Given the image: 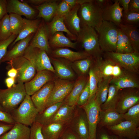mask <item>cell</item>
<instances>
[{"label": "cell", "mask_w": 139, "mask_h": 139, "mask_svg": "<svg viewBox=\"0 0 139 139\" xmlns=\"http://www.w3.org/2000/svg\"><path fill=\"white\" fill-rule=\"evenodd\" d=\"M26 94L22 83H18L10 88L0 89V105L10 114L23 101Z\"/></svg>", "instance_id": "1"}, {"label": "cell", "mask_w": 139, "mask_h": 139, "mask_svg": "<svg viewBox=\"0 0 139 139\" xmlns=\"http://www.w3.org/2000/svg\"><path fill=\"white\" fill-rule=\"evenodd\" d=\"M118 27L111 22L103 21L99 27L95 28L98 34L99 42L102 51L107 52L116 51Z\"/></svg>", "instance_id": "2"}, {"label": "cell", "mask_w": 139, "mask_h": 139, "mask_svg": "<svg viewBox=\"0 0 139 139\" xmlns=\"http://www.w3.org/2000/svg\"><path fill=\"white\" fill-rule=\"evenodd\" d=\"M76 41L81 44L85 51L97 59L101 57L103 52L99 42L98 36L95 29L92 27H81Z\"/></svg>", "instance_id": "3"}, {"label": "cell", "mask_w": 139, "mask_h": 139, "mask_svg": "<svg viewBox=\"0 0 139 139\" xmlns=\"http://www.w3.org/2000/svg\"><path fill=\"white\" fill-rule=\"evenodd\" d=\"M39 113L30 96L27 94L20 106L10 113L15 123L31 127L35 121Z\"/></svg>", "instance_id": "4"}, {"label": "cell", "mask_w": 139, "mask_h": 139, "mask_svg": "<svg viewBox=\"0 0 139 139\" xmlns=\"http://www.w3.org/2000/svg\"><path fill=\"white\" fill-rule=\"evenodd\" d=\"M102 13V10L94 0L81 5L78 12L81 27L86 26L95 28L99 27L103 21Z\"/></svg>", "instance_id": "5"}, {"label": "cell", "mask_w": 139, "mask_h": 139, "mask_svg": "<svg viewBox=\"0 0 139 139\" xmlns=\"http://www.w3.org/2000/svg\"><path fill=\"white\" fill-rule=\"evenodd\" d=\"M23 56L31 63L37 72L47 70L55 72L50 58L45 51L28 45Z\"/></svg>", "instance_id": "6"}, {"label": "cell", "mask_w": 139, "mask_h": 139, "mask_svg": "<svg viewBox=\"0 0 139 139\" xmlns=\"http://www.w3.org/2000/svg\"><path fill=\"white\" fill-rule=\"evenodd\" d=\"M9 67H14L18 71L16 78L18 83H26L31 80L36 74V69L31 63L23 56L8 62Z\"/></svg>", "instance_id": "7"}, {"label": "cell", "mask_w": 139, "mask_h": 139, "mask_svg": "<svg viewBox=\"0 0 139 139\" xmlns=\"http://www.w3.org/2000/svg\"><path fill=\"white\" fill-rule=\"evenodd\" d=\"M104 55L106 58L112 60L126 71L135 73L138 72L139 53L135 51L129 53L107 52Z\"/></svg>", "instance_id": "8"}, {"label": "cell", "mask_w": 139, "mask_h": 139, "mask_svg": "<svg viewBox=\"0 0 139 139\" xmlns=\"http://www.w3.org/2000/svg\"><path fill=\"white\" fill-rule=\"evenodd\" d=\"M79 107L84 110L86 114L89 125V139H97V126L99 123V112L101 109L96 101L95 95L90 97L85 104Z\"/></svg>", "instance_id": "9"}, {"label": "cell", "mask_w": 139, "mask_h": 139, "mask_svg": "<svg viewBox=\"0 0 139 139\" xmlns=\"http://www.w3.org/2000/svg\"><path fill=\"white\" fill-rule=\"evenodd\" d=\"M96 59L97 63L94 67L99 79L115 78L122 75L126 71L109 58H106L102 59L101 57Z\"/></svg>", "instance_id": "10"}, {"label": "cell", "mask_w": 139, "mask_h": 139, "mask_svg": "<svg viewBox=\"0 0 139 139\" xmlns=\"http://www.w3.org/2000/svg\"><path fill=\"white\" fill-rule=\"evenodd\" d=\"M68 127L80 139H89L87 116L85 111L81 107L77 106L75 115Z\"/></svg>", "instance_id": "11"}, {"label": "cell", "mask_w": 139, "mask_h": 139, "mask_svg": "<svg viewBox=\"0 0 139 139\" xmlns=\"http://www.w3.org/2000/svg\"><path fill=\"white\" fill-rule=\"evenodd\" d=\"M54 83V86L48 99L46 108L63 102L70 92L75 82L59 79L55 80Z\"/></svg>", "instance_id": "12"}, {"label": "cell", "mask_w": 139, "mask_h": 139, "mask_svg": "<svg viewBox=\"0 0 139 139\" xmlns=\"http://www.w3.org/2000/svg\"><path fill=\"white\" fill-rule=\"evenodd\" d=\"M120 92L119 91L115 110L124 114L131 107L139 103V93L136 88H127Z\"/></svg>", "instance_id": "13"}, {"label": "cell", "mask_w": 139, "mask_h": 139, "mask_svg": "<svg viewBox=\"0 0 139 139\" xmlns=\"http://www.w3.org/2000/svg\"><path fill=\"white\" fill-rule=\"evenodd\" d=\"M51 72L47 70L37 72L31 80L24 84L27 94L32 95L45 84L52 81L53 75Z\"/></svg>", "instance_id": "14"}, {"label": "cell", "mask_w": 139, "mask_h": 139, "mask_svg": "<svg viewBox=\"0 0 139 139\" xmlns=\"http://www.w3.org/2000/svg\"><path fill=\"white\" fill-rule=\"evenodd\" d=\"M119 136L128 139H137L139 137V129L130 121L124 120L115 125L107 127Z\"/></svg>", "instance_id": "15"}, {"label": "cell", "mask_w": 139, "mask_h": 139, "mask_svg": "<svg viewBox=\"0 0 139 139\" xmlns=\"http://www.w3.org/2000/svg\"><path fill=\"white\" fill-rule=\"evenodd\" d=\"M49 37L46 24L40 22L38 29L30 41L29 46L45 51L47 54L51 52L49 43Z\"/></svg>", "instance_id": "16"}, {"label": "cell", "mask_w": 139, "mask_h": 139, "mask_svg": "<svg viewBox=\"0 0 139 139\" xmlns=\"http://www.w3.org/2000/svg\"><path fill=\"white\" fill-rule=\"evenodd\" d=\"M6 1L7 12L9 14L14 13L24 16L29 19H32L36 15V10L27 3L22 2L18 0Z\"/></svg>", "instance_id": "17"}, {"label": "cell", "mask_w": 139, "mask_h": 139, "mask_svg": "<svg viewBox=\"0 0 139 139\" xmlns=\"http://www.w3.org/2000/svg\"><path fill=\"white\" fill-rule=\"evenodd\" d=\"M54 85V82L50 81L45 84L31 97L39 112H42L46 108L48 99Z\"/></svg>", "instance_id": "18"}, {"label": "cell", "mask_w": 139, "mask_h": 139, "mask_svg": "<svg viewBox=\"0 0 139 139\" xmlns=\"http://www.w3.org/2000/svg\"><path fill=\"white\" fill-rule=\"evenodd\" d=\"M134 73L126 71L120 76L112 79L110 83L114 84L119 90L127 88L138 89L139 81Z\"/></svg>", "instance_id": "19"}, {"label": "cell", "mask_w": 139, "mask_h": 139, "mask_svg": "<svg viewBox=\"0 0 139 139\" xmlns=\"http://www.w3.org/2000/svg\"><path fill=\"white\" fill-rule=\"evenodd\" d=\"M113 1L114 3L102 11V17L103 21L111 22L119 27L121 24L123 9L117 0Z\"/></svg>", "instance_id": "20"}, {"label": "cell", "mask_w": 139, "mask_h": 139, "mask_svg": "<svg viewBox=\"0 0 139 139\" xmlns=\"http://www.w3.org/2000/svg\"><path fill=\"white\" fill-rule=\"evenodd\" d=\"M64 17L55 15L50 22L46 24L49 39L55 33L66 32L68 38L72 40H77V37L72 34L67 29L64 22Z\"/></svg>", "instance_id": "21"}, {"label": "cell", "mask_w": 139, "mask_h": 139, "mask_svg": "<svg viewBox=\"0 0 139 139\" xmlns=\"http://www.w3.org/2000/svg\"><path fill=\"white\" fill-rule=\"evenodd\" d=\"M80 5H76L64 17V22L67 28L73 34L77 37L81 29L78 12Z\"/></svg>", "instance_id": "22"}, {"label": "cell", "mask_w": 139, "mask_h": 139, "mask_svg": "<svg viewBox=\"0 0 139 139\" xmlns=\"http://www.w3.org/2000/svg\"><path fill=\"white\" fill-rule=\"evenodd\" d=\"M34 36V34L29 35L26 38L17 42L10 50L7 53L1 60V62H8L15 58L23 56Z\"/></svg>", "instance_id": "23"}, {"label": "cell", "mask_w": 139, "mask_h": 139, "mask_svg": "<svg viewBox=\"0 0 139 139\" xmlns=\"http://www.w3.org/2000/svg\"><path fill=\"white\" fill-rule=\"evenodd\" d=\"M89 78L82 76L79 77L75 82L70 93L63 101V103L70 106H77L79 97L84 88Z\"/></svg>", "instance_id": "24"}, {"label": "cell", "mask_w": 139, "mask_h": 139, "mask_svg": "<svg viewBox=\"0 0 139 139\" xmlns=\"http://www.w3.org/2000/svg\"><path fill=\"white\" fill-rule=\"evenodd\" d=\"M77 106H72L63 103L57 110L51 120L52 123L69 124L74 117Z\"/></svg>", "instance_id": "25"}, {"label": "cell", "mask_w": 139, "mask_h": 139, "mask_svg": "<svg viewBox=\"0 0 139 139\" xmlns=\"http://www.w3.org/2000/svg\"><path fill=\"white\" fill-rule=\"evenodd\" d=\"M30 133L29 126L15 123L10 130L0 136V139H29Z\"/></svg>", "instance_id": "26"}, {"label": "cell", "mask_w": 139, "mask_h": 139, "mask_svg": "<svg viewBox=\"0 0 139 139\" xmlns=\"http://www.w3.org/2000/svg\"><path fill=\"white\" fill-rule=\"evenodd\" d=\"M57 0H48L42 4L34 7L38 11L37 17L42 18L46 21L51 20L55 15L58 3Z\"/></svg>", "instance_id": "27"}, {"label": "cell", "mask_w": 139, "mask_h": 139, "mask_svg": "<svg viewBox=\"0 0 139 139\" xmlns=\"http://www.w3.org/2000/svg\"><path fill=\"white\" fill-rule=\"evenodd\" d=\"M123 114L118 113L115 110H101L99 112V122L101 125L106 127L113 126L125 120Z\"/></svg>", "instance_id": "28"}, {"label": "cell", "mask_w": 139, "mask_h": 139, "mask_svg": "<svg viewBox=\"0 0 139 139\" xmlns=\"http://www.w3.org/2000/svg\"><path fill=\"white\" fill-rule=\"evenodd\" d=\"M69 124L52 123L42 126V132L44 139H58Z\"/></svg>", "instance_id": "29"}, {"label": "cell", "mask_w": 139, "mask_h": 139, "mask_svg": "<svg viewBox=\"0 0 139 139\" xmlns=\"http://www.w3.org/2000/svg\"><path fill=\"white\" fill-rule=\"evenodd\" d=\"M51 53L54 57L63 58L72 62H75L91 56L85 51H75L66 48H56Z\"/></svg>", "instance_id": "30"}, {"label": "cell", "mask_w": 139, "mask_h": 139, "mask_svg": "<svg viewBox=\"0 0 139 139\" xmlns=\"http://www.w3.org/2000/svg\"><path fill=\"white\" fill-rule=\"evenodd\" d=\"M24 24L23 27L14 41L11 44L13 47L17 42L25 39L29 35L35 33L41 22L40 20L37 19L31 20L24 18Z\"/></svg>", "instance_id": "31"}, {"label": "cell", "mask_w": 139, "mask_h": 139, "mask_svg": "<svg viewBox=\"0 0 139 139\" xmlns=\"http://www.w3.org/2000/svg\"><path fill=\"white\" fill-rule=\"evenodd\" d=\"M49 46L55 49L64 47H69L75 49L78 43L76 41L73 42L68 38L66 36L63 32L55 33L49 40Z\"/></svg>", "instance_id": "32"}, {"label": "cell", "mask_w": 139, "mask_h": 139, "mask_svg": "<svg viewBox=\"0 0 139 139\" xmlns=\"http://www.w3.org/2000/svg\"><path fill=\"white\" fill-rule=\"evenodd\" d=\"M54 66L55 72L62 79L68 80L73 78L75 74L69 66L58 59L50 58Z\"/></svg>", "instance_id": "33"}, {"label": "cell", "mask_w": 139, "mask_h": 139, "mask_svg": "<svg viewBox=\"0 0 139 139\" xmlns=\"http://www.w3.org/2000/svg\"><path fill=\"white\" fill-rule=\"evenodd\" d=\"M63 104V102H59L46 108L42 112L38 113L35 122L42 126L49 124L55 114Z\"/></svg>", "instance_id": "34"}, {"label": "cell", "mask_w": 139, "mask_h": 139, "mask_svg": "<svg viewBox=\"0 0 139 139\" xmlns=\"http://www.w3.org/2000/svg\"><path fill=\"white\" fill-rule=\"evenodd\" d=\"M119 90L114 84L110 83L107 98L100 106L101 109L105 111L115 110Z\"/></svg>", "instance_id": "35"}, {"label": "cell", "mask_w": 139, "mask_h": 139, "mask_svg": "<svg viewBox=\"0 0 139 139\" xmlns=\"http://www.w3.org/2000/svg\"><path fill=\"white\" fill-rule=\"evenodd\" d=\"M119 27L128 38L134 51L139 53V32L137 27L121 24Z\"/></svg>", "instance_id": "36"}, {"label": "cell", "mask_w": 139, "mask_h": 139, "mask_svg": "<svg viewBox=\"0 0 139 139\" xmlns=\"http://www.w3.org/2000/svg\"><path fill=\"white\" fill-rule=\"evenodd\" d=\"M112 79L111 77L102 78L99 80L97 91L95 94V99L100 106L106 100L109 85Z\"/></svg>", "instance_id": "37"}, {"label": "cell", "mask_w": 139, "mask_h": 139, "mask_svg": "<svg viewBox=\"0 0 139 139\" xmlns=\"http://www.w3.org/2000/svg\"><path fill=\"white\" fill-rule=\"evenodd\" d=\"M134 52L132 44L127 36L118 27L116 51L121 53H132Z\"/></svg>", "instance_id": "38"}, {"label": "cell", "mask_w": 139, "mask_h": 139, "mask_svg": "<svg viewBox=\"0 0 139 139\" xmlns=\"http://www.w3.org/2000/svg\"><path fill=\"white\" fill-rule=\"evenodd\" d=\"M9 15L12 34L18 36L23 27L24 18L21 16L14 13L10 14Z\"/></svg>", "instance_id": "39"}, {"label": "cell", "mask_w": 139, "mask_h": 139, "mask_svg": "<svg viewBox=\"0 0 139 139\" xmlns=\"http://www.w3.org/2000/svg\"><path fill=\"white\" fill-rule=\"evenodd\" d=\"M121 24L138 27L139 24V12L129 11L125 12L123 11Z\"/></svg>", "instance_id": "40"}, {"label": "cell", "mask_w": 139, "mask_h": 139, "mask_svg": "<svg viewBox=\"0 0 139 139\" xmlns=\"http://www.w3.org/2000/svg\"><path fill=\"white\" fill-rule=\"evenodd\" d=\"M12 34L9 15L7 14L0 21V40L8 39Z\"/></svg>", "instance_id": "41"}, {"label": "cell", "mask_w": 139, "mask_h": 139, "mask_svg": "<svg viewBox=\"0 0 139 139\" xmlns=\"http://www.w3.org/2000/svg\"><path fill=\"white\" fill-rule=\"evenodd\" d=\"M125 120L132 122L137 126L139 125V103L130 108L123 114Z\"/></svg>", "instance_id": "42"}, {"label": "cell", "mask_w": 139, "mask_h": 139, "mask_svg": "<svg viewBox=\"0 0 139 139\" xmlns=\"http://www.w3.org/2000/svg\"><path fill=\"white\" fill-rule=\"evenodd\" d=\"M89 74L90 97L96 94L97 89L98 83L100 79L94 67L90 69Z\"/></svg>", "instance_id": "43"}, {"label": "cell", "mask_w": 139, "mask_h": 139, "mask_svg": "<svg viewBox=\"0 0 139 139\" xmlns=\"http://www.w3.org/2000/svg\"><path fill=\"white\" fill-rule=\"evenodd\" d=\"M92 56L74 62V65L82 74H86L90 69L92 63Z\"/></svg>", "instance_id": "44"}, {"label": "cell", "mask_w": 139, "mask_h": 139, "mask_svg": "<svg viewBox=\"0 0 139 139\" xmlns=\"http://www.w3.org/2000/svg\"><path fill=\"white\" fill-rule=\"evenodd\" d=\"M42 126L34 122L30 127L29 139H44L42 132Z\"/></svg>", "instance_id": "45"}, {"label": "cell", "mask_w": 139, "mask_h": 139, "mask_svg": "<svg viewBox=\"0 0 139 139\" xmlns=\"http://www.w3.org/2000/svg\"><path fill=\"white\" fill-rule=\"evenodd\" d=\"M17 36L12 34L8 39L0 40V64L1 60L7 53V47L14 41Z\"/></svg>", "instance_id": "46"}, {"label": "cell", "mask_w": 139, "mask_h": 139, "mask_svg": "<svg viewBox=\"0 0 139 139\" xmlns=\"http://www.w3.org/2000/svg\"><path fill=\"white\" fill-rule=\"evenodd\" d=\"M90 96V91L88 79L84 88L79 97L77 106L81 107L85 104L88 101Z\"/></svg>", "instance_id": "47"}, {"label": "cell", "mask_w": 139, "mask_h": 139, "mask_svg": "<svg viewBox=\"0 0 139 139\" xmlns=\"http://www.w3.org/2000/svg\"><path fill=\"white\" fill-rule=\"evenodd\" d=\"M71 9L65 0H62L57 5L55 15L64 17L67 14Z\"/></svg>", "instance_id": "48"}, {"label": "cell", "mask_w": 139, "mask_h": 139, "mask_svg": "<svg viewBox=\"0 0 139 139\" xmlns=\"http://www.w3.org/2000/svg\"><path fill=\"white\" fill-rule=\"evenodd\" d=\"M0 122L13 125L15 123L10 113L1 110Z\"/></svg>", "instance_id": "49"}, {"label": "cell", "mask_w": 139, "mask_h": 139, "mask_svg": "<svg viewBox=\"0 0 139 139\" xmlns=\"http://www.w3.org/2000/svg\"><path fill=\"white\" fill-rule=\"evenodd\" d=\"M60 138L62 139H80L68 127L63 133Z\"/></svg>", "instance_id": "50"}, {"label": "cell", "mask_w": 139, "mask_h": 139, "mask_svg": "<svg viewBox=\"0 0 139 139\" xmlns=\"http://www.w3.org/2000/svg\"><path fill=\"white\" fill-rule=\"evenodd\" d=\"M93 0H65L72 8L76 5H81L84 4L91 2Z\"/></svg>", "instance_id": "51"}, {"label": "cell", "mask_w": 139, "mask_h": 139, "mask_svg": "<svg viewBox=\"0 0 139 139\" xmlns=\"http://www.w3.org/2000/svg\"><path fill=\"white\" fill-rule=\"evenodd\" d=\"M7 13L6 0H0V21Z\"/></svg>", "instance_id": "52"}, {"label": "cell", "mask_w": 139, "mask_h": 139, "mask_svg": "<svg viewBox=\"0 0 139 139\" xmlns=\"http://www.w3.org/2000/svg\"><path fill=\"white\" fill-rule=\"evenodd\" d=\"M128 10L130 11L139 12V0H130Z\"/></svg>", "instance_id": "53"}, {"label": "cell", "mask_w": 139, "mask_h": 139, "mask_svg": "<svg viewBox=\"0 0 139 139\" xmlns=\"http://www.w3.org/2000/svg\"><path fill=\"white\" fill-rule=\"evenodd\" d=\"M95 2L102 11L112 3L113 0H94Z\"/></svg>", "instance_id": "54"}, {"label": "cell", "mask_w": 139, "mask_h": 139, "mask_svg": "<svg viewBox=\"0 0 139 139\" xmlns=\"http://www.w3.org/2000/svg\"><path fill=\"white\" fill-rule=\"evenodd\" d=\"M14 125L0 122V136L10 130Z\"/></svg>", "instance_id": "55"}, {"label": "cell", "mask_w": 139, "mask_h": 139, "mask_svg": "<svg viewBox=\"0 0 139 139\" xmlns=\"http://www.w3.org/2000/svg\"><path fill=\"white\" fill-rule=\"evenodd\" d=\"M120 5L122 6L123 11L127 12L129 11L128 5L130 0H117Z\"/></svg>", "instance_id": "56"}, {"label": "cell", "mask_w": 139, "mask_h": 139, "mask_svg": "<svg viewBox=\"0 0 139 139\" xmlns=\"http://www.w3.org/2000/svg\"><path fill=\"white\" fill-rule=\"evenodd\" d=\"M16 78L8 77L5 80V83L8 88H10L15 84Z\"/></svg>", "instance_id": "57"}, {"label": "cell", "mask_w": 139, "mask_h": 139, "mask_svg": "<svg viewBox=\"0 0 139 139\" xmlns=\"http://www.w3.org/2000/svg\"><path fill=\"white\" fill-rule=\"evenodd\" d=\"M18 74L17 70L14 67H11L7 72L8 77L16 78Z\"/></svg>", "instance_id": "58"}, {"label": "cell", "mask_w": 139, "mask_h": 139, "mask_svg": "<svg viewBox=\"0 0 139 139\" xmlns=\"http://www.w3.org/2000/svg\"><path fill=\"white\" fill-rule=\"evenodd\" d=\"M117 137L113 135H109L105 133H102L99 135L98 139H117Z\"/></svg>", "instance_id": "59"}, {"label": "cell", "mask_w": 139, "mask_h": 139, "mask_svg": "<svg viewBox=\"0 0 139 139\" xmlns=\"http://www.w3.org/2000/svg\"><path fill=\"white\" fill-rule=\"evenodd\" d=\"M48 0H28L24 1L27 3L35 5H40L44 2L47 1Z\"/></svg>", "instance_id": "60"}, {"label": "cell", "mask_w": 139, "mask_h": 139, "mask_svg": "<svg viewBox=\"0 0 139 139\" xmlns=\"http://www.w3.org/2000/svg\"><path fill=\"white\" fill-rule=\"evenodd\" d=\"M0 110L4 111H5L4 109L1 106V105H0Z\"/></svg>", "instance_id": "61"}, {"label": "cell", "mask_w": 139, "mask_h": 139, "mask_svg": "<svg viewBox=\"0 0 139 139\" xmlns=\"http://www.w3.org/2000/svg\"><path fill=\"white\" fill-rule=\"evenodd\" d=\"M58 139H62L60 138Z\"/></svg>", "instance_id": "62"}, {"label": "cell", "mask_w": 139, "mask_h": 139, "mask_svg": "<svg viewBox=\"0 0 139 139\" xmlns=\"http://www.w3.org/2000/svg\"><path fill=\"white\" fill-rule=\"evenodd\" d=\"M117 139H119V138H118Z\"/></svg>", "instance_id": "63"}]
</instances>
